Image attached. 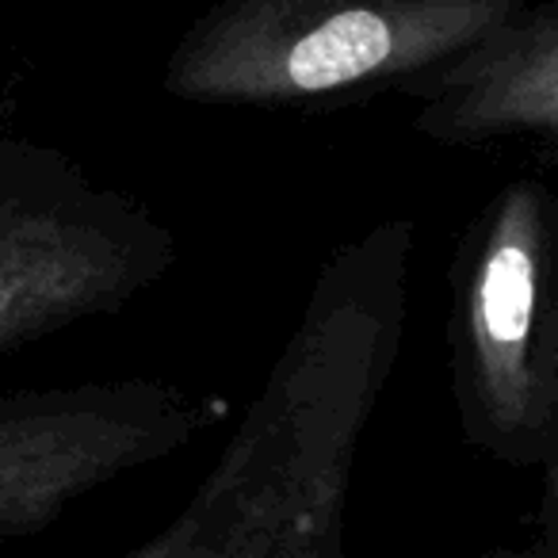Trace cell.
<instances>
[{"label": "cell", "instance_id": "cell-1", "mask_svg": "<svg viewBox=\"0 0 558 558\" xmlns=\"http://www.w3.org/2000/svg\"><path fill=\"white\" fill-rule=\"evenodd\" d=\"M417 222L341 241L215 466L157 535L119 558H352L360 444L410 322Z\"/></svg>", "mask_w": 558, "mask_h": 558}, {"label": "cell", "instance_id": "cell-2", "mask_svg": "<svg viewBox=\"0 0 558 558\" xmlns=\"http://www.w3.org/2000/svg\"><path fill=\"white\" fill-rule=\"evenodd\" d=\"M527 0H210L161 93L195 108L326 111L395 96Z\"/></svg>", "mask_w": 558, "mask_h": 558}, {"label": "cell", "instance_id": "cell-3", "mask_svg": "<svg viewBox=\"0 0 558 558\" xmlns=\"http://www.w3.org/2000/svg\"><path fill=\"white\" fill-rule=\"evenodd\" d=\"M451 405L466 448L512 471L558 463V303L550 165L505 180L448 264Z\"/></svg>", "mask_w": 558, "mask_h": 558}, {"label": "cell", "instance_id": "cell-4", "mask_svg": "<svg viewBox=\"0 0 558 558\" xmlns=\"http://www.w3.org/2000/svg\"><path fill=\"white\" fill-rule=\"evenodd\" d=\"M177 260L157 210L27 131L0 81V360L126 311Z\"/></svg>", "mask_w": 558, "mask_h": 558}, {"label": "cell", "instance_id": "cell-5", "mask_svg": "<svg viewBox=\"0 0 558 558\" xmlns=\"http://www.w3.org/2000/svg\"><path fill=\"white\" fill-rule=\"evenodd\" d=\"M207 405L154 375L0 390V543L32 539L116 478L177 456Z\"/></svg>", "mask_w": 558, "mask_h": 558}, {"label": "cell", "instance_id": "cell-6", "mask_svg": "<svg viewBox=\"0 0 558 558\" xmlns=\"http://www.w3.org/2000/svg\"><path fill=\"white\" fill-rule=\"evenodd\" d=\"M395 96L417 100L413 131L448 149L539 138L558 149V0H527L466 47L410 77Z\"/></svg>", "mask_w": 558, "mask_h": 558}, {"label": "cell", "instance_id": "cell-7", "mask_svg": "<svg viewBox=\"0 0 558 558\" xmlns=\"http://www.w3.org/2000/svg\"><path fill=\"white\" fill-rule=\"evenodd\" d=\"M539 512H535V535L512 547H489L478 558H558V463L543 466Z\"/></svg>", "mask_w": 558, "mask_h": 558}]
</instances>
